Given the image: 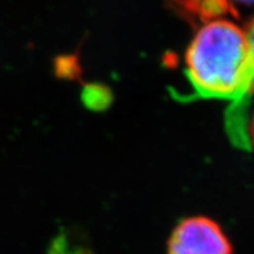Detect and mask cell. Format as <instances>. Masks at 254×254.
Wrapping results in <instances>:
<instances>
[{
    "instance_id": "6da1fadb",
    "label": "cell",
    "mask_w": 254,
    "mask_h": 254,
    "mask_svg": "<svg viewBox=\"0 0 254 254\" xmlns=\"http://www.w3.org/2000/svg\"><path fill=\"white\" fill-rule=\"evenodd\" d=\"M184 74L194 96L231 101L228 122H247L254 54L244 29L226 18L204 22L186 51Z\"/></svg>"
},
{
    "instance_id": "7a4b0ae2",
    "label": "cell",
    "mask_w": 254,
    "mask_h": 254,
    "mask_svg": "<svg viewBox=\"0 0 254 254\" xmlns=\"http://www.w3.org/2000/svg\"><path fill=\"white\" fill-rule=\"evenodd\" d=\"M166 254H234V247L221 224L198 215L177 224L167 241Z\"/></svg>"
},
{
    "instance_id": "3957f363",
    "label": "cell",
    "mask_w": 254,
    "mask_h": 254,
    "mask_svg": "<svg viewBox=\"0 0 254 254\" xmlns=\"http://www.w3.org/2000/svg\"><path fill=\"white\" fill-rule=\"evenodd\" d=\"M248 139H249V144L254 145V113L251 120L248 121Z\"/></svg>"
},
{
    "instance_id": "277c9868",
    "label": "cell",
    "mask_w": 254,
    "mask_h": 254,
    "mask_svg": "<svg viewBox=\"0 0 254 254\" xmlns=\"http://www.w3.org/2000/svg\"><path fill=\"white\" fill-rule=\"evenodd\" d=\"M245 31H247L248 39H249V43H251V47L254 54V18L251 21V24L248 25V30Z\"/></svg>"
},
{
    "instance_id": "5b68a950",
    "label": "cell",
    "mask_w": 254,
    "mask_h": 254,
    "mask_svg": "<svg viewBox=\"0 0 254 254\" xmlns=\"http://www.w3.org/2000/svg\"><path fill=\"white\" fill-rule=\"evenodd\" d=\"M230 3L235 7V3L243 4V5H254V0H230Z\"/></svg>"
}]
</instances>
